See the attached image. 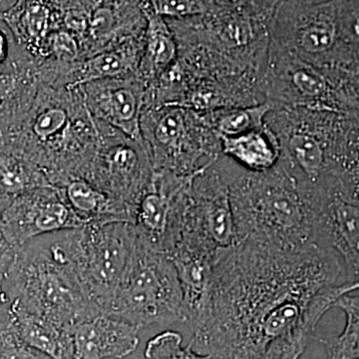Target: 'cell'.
<instances>
[{
  "label": "cell",
  "mask_w": 359,
  "mask_h": 359,
  "mask_svg": "<svg viewBox=\"0 0 359 359\" xmlns=\"http://www.w3.org/2000/svg\"><path fill=\"white\" fill-rule=\"evenodd\" d=\"M346 283L344 264L332 250L241 241L217 252L204 304L189 327L190 344L211 359H257L301 325L320 290Z\"/></svg>",
  "instance_id": "6da1fadb"
},
{
  "label": "cell",
  "mask_w": 359,
  "mask_h": 359,
  "mask_svg": "<svg viewBox=\"0 0 359 359\" xmlns=\"http://www.w3.org/2000/svg\"><path fill=\"white\" fill-rule=\"evenodd\" d=\"M264 124L278 139V162L299 185L359 201V114L276 108Z\"/></svg>",
  "instance_id": "7a4b0ae2"
},
{
  "label": "cell",
  "mask_w": 359,
  "mask_h": 359,
  "mask_svg": "<svg viewBox=\"0 0 359 359\" xmlns=\"http://www.w3.org/2000/svg\"><path fill=\"white\" fill-rule=\"evenodd\" d=\"M98 140L97 123L79 88L39 80L32 107L18 128L0 138V145L32 161L57 186L81 176Z\"/></svg>",
  "instance_id": "3957f363"
},
{
  "label": "cell",
  "mask_w": 359,
  "mask_h": 359,
  "mask_svg": "<svg viewBox=\"0 0 359 359\" xmlns=\"http://www.w3.org/2000/svg\"><path fill=\"white\" fill-rule=\"evenodd\" d=\"M224 162L238 242L290 250L316 245L311 195L280 163L252 172L226 156Z\"/></svg>",
  "instance_id": "277c9868"
},
{
  "label": "cell",
  "mask_w": 359,
  "mask_h": 359,
  "mask_svg": "<svg viewBox=\"0 0 359 359\" xmlns=\"http://www.w3.org/2000/svg\"><path fill=\"white\" fill-rule=\"evenodd\" d=\"M269 36V43L359 87V0H278Z\"/></svg>",
  "instance_id": "5b68a950"
},
{
  "label": "cell",
  "mask_w": 359,
  "mask_h": 359,
  "mask_svg": "<svg viewBox=\"0 0 359 359\" xmlns=\"http://www.w3.org/2000/svg\"><path fill=\"white\" fill-rule=\"evenodd\" d=\"M2 290L8 304L65 327L102 314L56 247L51 233L21 245Z\"/></svg>",
  "instance_id": "8992f818"
},
{
  "label": "cell",
  "mask_w": 359,
  "mask_h": 359,
  "mask_svg": "<svg viewBox=\"0 0 359 359\" xmlns=\"http://www.w3.org/2000/svg\"><path fill=\"white\" fill-rule=\"evenodd\" d=\"M142 328L183 323V290L173 262L141 243L133 255L106 313Z\"/></svg>",
  "instance_id": "52a82bcc"
},
{
  "label": "cell",
  "mask_w": 359,
  "mask_h": 359,
  "mask_svg": "<svg viewBox=\"0 0 359 359\" xmlns=\"http://www.w3.org/2000/svg\"><path fill=\"white\" fill-rule=\"evenodd\" d=\"M141 142L154 172L192 176L222 154V137L199 111L176 104L145 108Z\"/></svg>",
  "instance_id": "ba28073f"
},
{
  "label": "cell",
  "mask_w": 359,
  "mask_h": 359,
  "mask_svg": "<svg viewBox=\"0 0 359 359\" xmlns=\"http://www.w3.org/2000/svg\"><path fill=\"white\" fill-rule=\"evenodd\" d=\"M90 299L106 313L136 245L133 224H89L52 233Z\"/></svg>",
  "instance_id": "9c48e42d"
},
{
  "label": "cell",
  "mask_w": 359,
  "mask_h": 359,
  "mask_svg": "<svg viewBox=\"0 0 359 359\" xmlns=\"http://www.w3.org/2000/svg\"><path fill=\"white\" fill-rule=\"evenodd\" d=\"M263 93L271 109L299 107L359 114V87L337 81L271 43Z\"/></svg>",
  "instance_id": "30bf717a"
},
{
  "label": "cell",
  "mask_w": 359,
  "mask_h": 359,
  "mask_svg": "<svg viewBox=\"0 0 359 359\" xmlns=\"http://www.w3.org/2000/svg\"><path fill=\"white\" fill-rule=\"evenodd\" d=\"M96 123L98 144L80 177L128 208L135 217L137 204L154 175L152 163L142 142Z\"/></svg>",
  "instance_id": "8fae6325"
},
{
  "label": "cell",
  "mask_w": 359,
  "mask_h": 359,
  "mask_svg": "<svg viewBox=\"0 0 359 359\" xmlns=\"http://www.w3.org/2000/svg\"><path fill=\"white\" fill-rule=\"evenodd\" d=\"M9 242L20 249L34 238L83 226L54 186L32 189L0 212Z\"/></svg>",
  "instance_id": "7c38bea8"
},
{
  "label": "cell",
  "mask_w": 359,
  "mask_h": 359,
  "mask_svg": "<svg viewBox=\"0 0 359 359\" xmlns=\"http://www.w3.org/2000/svg\"><path fill=\"white\" fill-rule=\"evenodd\" d=\"M78 88L94 120L141 142L140 121L149 90L138 74L95 80Z\"/></svg>",
  "instance_id": "4fadbf2b"
},
{
  "label": "cell",
  "mask_w": 359,
  "mask_h": 359,
  "mask_svg": "<svg viewBox=\"0 0 359 359\" xmlns=\"http://www.w3.org/2000/svg\"><path fill=\"white\" fill-rule=\"evenodd\" d=\"M314 245L332 250L344 264L347 280L358 283L359 202L339 194H313Z\"/></svg>",
  "instance_id": "5bb4252c"
},
{
  "label": "cell",
  "mask_w": 359,
  "mask_h": 359,
  "mask_svg": "<svg viewBox=\"0 0 359 359\" xmlns=\"http://www.w3.org/2000/svg\"><path fill=\"white\" fill-rule=\"evenodd\" d=\"M195 175V174H194ZM154 172L137 204L133 226L137 238L156 252H163L175 203L194 176Z\"/></svg>",
  "instance_id": "9a60e30c"
},
{
  "label": "cell",
  "mask_w": 359,
  "mask_h": 359,
  "mask_svg": "<svg viewBox=\"0 0 359 359\" xmlns=\"http://www.w3.org/2000/svg\"><path fill=\"white\" fill-rule=\"evenodd\" d=\"M141 328L107 314L73 325L71 359L123 358L139 346Z\"/></svg>",
  "instance_id": "2e32d148"
},
{
  "label": "cell",
  "mask_w": 359,
  "mask_h": 359,
  "mask_svg": "<svg viewBox=\"0 0 359 359\" xmlns=\"http://www.w3.org/2000/svg\"><path fill=\"white\" fill-rule=\"evenodd\" d=\"M0 21L11 32L16 50L36 65L43 62L47 40L59 28L54 0H15L0 13Z\"/></svg>",
  "instance_id": "e0dca14e"
},
{
  "label": "cell",
  "mask_w": 359,
  "mask_h": 359,
  "mask_svg": "<svg viewBox=\"0 0 359 359\" xmlns=\"http://www.w3.org/2000/svg\"><path fill=\"white\" fill-rule=\"evenodd\" d=\"M39 82L36 63L15 49L9 65L0 71V138L20 126Z\"/></svg>",
  "instance_id": "ac0fdd59"
},
{
  "label": "cell",
  "mask_w": 359,
  "mask_h": 359,
  "mask_svg": "<svg viewBox=\"0 0 359 359\" xmlns=\"http://www.w3.org/2000/svg\"><path fill=\"white\" fill-rule=\"evenodd\" d=\"M56 187L82 224L125 222L133 224L128 208L81 177H70Z\"/></svg>",
  "instance_id": "d6986e66"
},
{
  "label": "cell",
  "mask_w": 359,
  "mask_h": 359,
  "mask_svg": "<svg viewBox=\"0 0 359 359\" xmlns=\"http://www.w3.org/2000/svg\"><path fill=\"white\" fill-rule=\"evenodd\" d=\"M7 304L6 314L9 320L28 346L45 354L49 359L72 358V327L27 313L8 302Z\"/></svg>",
  "instance_id": "ffe728a7"
},
{
  "label": "cell",
  "mask_w": 359,
  "mask_h": 359,
  "mask_svg": "<svg viewBox=\"0 0 359 359\" xmlns=\"http://www.w3.org/2000/svg\"><path fill=\"white\" fill-rule=\"evenodd\" d=\"M145 14L147 23L137 74L149 90L176 61L178 47L166 20L148 8L145 9Z\"/></svg>",
  "instance_id": "44dd1931"
},
{
  "label": "cell",
  "mask_w": 359,
  "mask_h": 359,
  "mask_svg": "<svg viewBox=\"0 0 359 359\" xmlns=\"http://www.w3.org/2000/svg\"><path fill=\"white\" fill-rule=\"evenodd\" d=\"M222 154L252 172H263L276 166L280 150L271 129L262 128L233 137H222Z\"/></svg>",
  "instance_id": "7402d4cb"
},
{
  "label": "cell",
  "mask_w": 359,
  "mask_h": 359,
  "mask_svg": "<svg viewBox=\"0 0 359 359\" xmlns=\"http://www.w3.org/2000/svg\"><path fill=\"white\" fill-rule=\"evenodd\" d=\"M49 185L43 172L32 161L13 149L0 145V212L23 193Z\"/></svg>",
  "instance_id": "603a6c76"
},
{
  "label": "cell",
  "mask_w": 359,
  "mask_h": 359,
  "mask_svg": "<svg viewBox=\"0 0 359 359\" xmlns=\"http://www.w3.org/2000/svg\"><path fill=\"white\" fill-rule=\"evenodd\" d=\"M271 107L266 103L248 107L223 108L202 112L205 121L221 137H233L262 128Z\"/></svg>",
  "instance_id": "cb8c5ba5"
},
{
  "label": "cell",
  "mask_w": 359,
  "mask_h": 359,
  "mask_svg": "<svg viewBox=\"0 0 359 359\" xmlns=\"http://www.w3.org/2000/svg\"><path fill=\"white\" fill-rule=\"evenodd\" d=\"M348 292L334 302V309L346 314V325L337 337L321 340L327 346V359H358L359 358V295Z\"/></svg>",
  "instance_id": "d4e9b609"
},
{
  "label": "cell",
  "mask_w": 359,
  "mask_h": 359,
  "mask_svg": "<svg viewBox=\"0 0 359 359\" xmlns=\"http://www.w3.org/2000/svg\"><path fill=\"white\" fill-rule=\"evenodd\" d=\"M145 356L148 359H211L196 351L191 344L183 346V337L174 330L155 335L147 342Z\"/></svg>",
  "instance_id": "484cf974"
},
{
  "label": "cell",
  "mask_w": 359,
  "mask_h": 359,
  "mask_svg": "<svg viewBox=\"0 0 359 359\" xmlns=\"http://www.w3.org/2000/svg\"><path fill=\"white\" fill-rule=\"evenodd\" d=\"M210 13H240L271 20L278 0H204Z\"/></svg>",
  "instance_id": "4316f807"
},
{
  "label": "cell",
  "mask_w": 359,
  "mask_h": 359,
  "mask_svg": "<svg viewBox=\"0 0 359 359\" xmlns=\"http://www.w3.org/2000/svg\"><path fill=\"white\" fill-rule=\"evenodd\" d=\"M0 359H49L21 339L8 316L0 318Z\"/></svg>",
  "instance_id": "83f0119b"
},
{
  "label": "cell",
  "mask_w": 359,
  "mask_h": 359,
  "mask_svg": "<svg viewBox=\"0 0 359 359\" xmlns=\"http://www.w3.org/2000/svg\"><path fill=\"white\" fill-rule=\"evenodd\" d=\"M82 59L79 40L62 28L54 30L47 40L46 59L56 63H73ZM43 61V62H44Z\"/></svg>",
  "instance_id": "f1b7e54d"
},
{
  "label": "cell",
  "mask_w": 359,
  "mask_h": 359,
  "mask_svg": "<svg viewBox=\"0 0 359 359\" xmlns=\"http://www.w3.org/2000/svg\"><path fill=\"white\" fill-rule=\"evenodd\" d=\"M147 8L165 20H185L207 13L204 0H149Z\"/></svg>",
  "instance_id": "f546056e"
},
{
  "label": "cell",
  "mask_w": 359,
  "mask_h": 359,
  "mask_svg": "<svg viewBox=\"0 0 359 359\" xmlns=\"http://www.w3.org/2000/svg\"><path fill=\"white\" fill-rule=\"evenodd\" d=\"M18 250L9 242L1 221H0V294H4V290H2V285H4V278H6L7 271L11 268V264H13Z\"/></svg>",
  "instance_id": "4dcf8cb0"
},
{
  "label": "cell",
  "mask_w": 359,
  "mask_h": 359,
  "mask_svg": "<svg viewBox=\"0 0 359 359\" xmlns=\"http://www.w3.org/2000/svg\"><path fill=\"white\" fill-rule=\"evenodd\" d=\"M13 55L8 33L0 28V71L4 70L9 65Z\"/></svg>",
  "instance_id": "1f68e13d"
},
{
  "label": "cell",
  "mask_w": 359,
  "mask_h": 359,
  "mask_svg": "<svg viewBox=\"0 0 359 359\" xmlns=\"http://www.w3.org/2000/svg\"><path fill=\"white\" fill-rule=\"evenodd\" d=\"M15 0H0V13L8 8Z\"/></svg>",
  "instance_id": "d6a6232c"
},
{
  "label": "cell",
  "mask_w": 359,
  "mask_h": 359,
  "mask_svg": "<svg viewBox=\"0 0 359 359\" xmlns=\"http://www.w3.org/2000/svg\"><path fill=\"white\" fill-rule=\"evenodd\" d=\"M7 304V299L6 294H0V306H4Z\"/></svg>",
  "instance_id": "836d02e7"
},
{
  "label": "cell",
  "mask_w": 359,
  "mask_h": 359,
  "mask_svg": "<svg viewBox=\"0 0 359 359\" xmlns=\"http://www.w3.org/2000/svg\"><path fill=\"white\" fill-rule=\"evenodd\" d=\"M299 1L306 2V4H314V2L321 1V0H299Z\"/></svg>",
  "instance_id": "e575fe53"
},
{
  "label": "cell",
  "mask_w": 359,
  "mask_h": 359,
  "mask_svg": "<svg viewBox=\"0 0 359 359\" xmlns=\"http://www.w3.org/2000/svg\"><path fill=\"white\" fill-rule=\"evenodd\" d=\"M142 6H143L144 9L147 8L149 0H140Z\"/></svg>",
  "instance_id": "d590c367"
},
{
  "label": "cell",
  "mask_w": 359,
  "mask_h": 359,
  "mask_svg": "<svg viewBox=\"0 0 359 359\" xmlns=\"http://www.w3.org/2000/svg\"><path fill=\"white\" fill-rule=\"evenodd\" d=\"M101 2H108V4H112V2L121 1V0H98Z\"/></svg>",
  "instance_id": "8d00e7d4"
}]
</instances>
